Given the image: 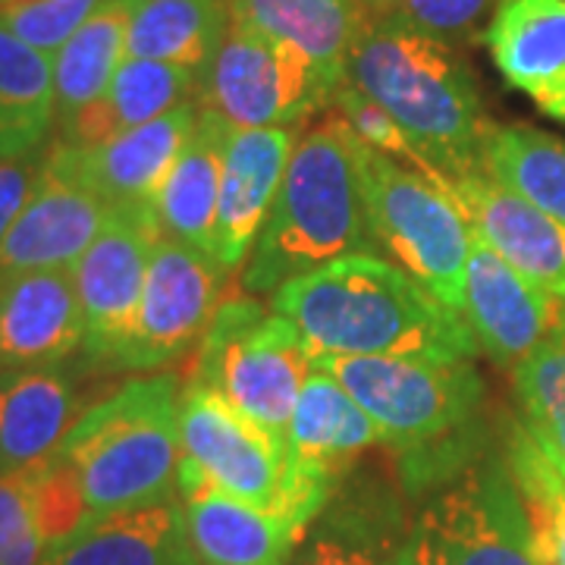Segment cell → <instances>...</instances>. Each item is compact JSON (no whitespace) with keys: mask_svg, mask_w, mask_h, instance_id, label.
I'll list each match as a JSON object with an SVG mask.
<instances>
[{"mask_svg":"<svg viewBox=\"0 0 565 565\" xmlns=\"http://www.w3.org/2000/svg\"><path fill=\"white\" fill-rule=\"evenodd\" d=\"M362 13V20H390L403 0H352Z\"/></svg>","mask_w":565,"mask_h":565,"instance_id":"obj_40","label":"cell"},{"mask_svg":"<svg viewBox=\"0 0 565 565\" xmlns=\"http://www.w3.org/2000/svg\"><path fill=\"white\" fill-rule=\"evenodd\" d=\"M512 386L534 437L565 462V327L512 367Z\"/></svg>","mask_w":565,"mask_h":565,"instance_id":"obj_33","label":"cell"},{"mask_svg":"<svg viewBox=\"0 0 565 565\" xmlns=\"http://www.w3.org/2000/svg\"><path fill=\"white\" fill-rule=\"evenodd\" d=\"M82 340L73 270H32L0 282V374L61 367Z\"/></svg>","mask_w":565,"mask_h":565,"instance_id":"obj_19","label":"cell"},{"mask_svg":"<svg viewBox=\"0 0 565 565\" xmlns=\"http://www.w3.org/2000/svg\"><path fill=\"white\" fill-rule=\"evenodd\" d=\"M355 136L337 114L296 141L280 192L243 267L248 296L280 286L323 264L371 252Z\"/></svg>","mask_w":565,"mask_h":565,"instance_id":"obj_4","label":"cell"},{"mask_svg":"<svg viewBox=\"0 0 565 565\" xmlns=\"http://www.w3.org/2000/svg\"><path fill=\"white\" fill-rule=\"evenodd\" d=\"M405 531L393 500L337 490L292 565H396Z\"/></svg>","mask_w":565,"mask_h":565,"instance_id":"obj_28","label":"cell"},{"mask_svg":"<svg viewBox=\"0 0 565 565\" xmlns=\"http://www.w3.org/2000/svg\"><path fill=\"white\" fill-rule=\"evenodd\" d=\"M54 120V57L0 25V161L44 151Z\"/></svg>","mask_w":565,"mask_h":565,"instance_id":"obj_29","label":"cell"},{"mask_svg":"<svg viewBox=\"0 0 565 565\" xmlns=\"http://www.w3.org/2000/svg\"><path fill=\"white\" fill-rule=\"evenodd\" d=\"M226 122L199 107V126L185 141L170 177L154 199V217L163 236L180 239L214 258V223L221 202V167Z\"/></svg>","mask_w":565,"mask_h":565,"instance_id":"obj_25","label":"cell"},{"mask_svg":"<svg viewBox=\"0 0 565 565\" xmlns=\"http://www.w3.org/2000/svg\"><path fill=\"white\" fill-rule=\"evenodd\" d=\"M199 126V102H189L163 114L158 120L141 122L120 132L98 148H70L66 154L79 180L95 189L114 207H151L185 141Z\"/></svg>","mask_w":565,"mask_h":565,"instance_id":"obj_20","label":"cell"},{"mask_svg":"<svg viewBox=\"0 0 565 565\" xmlns=\"http://www.w3.org/2000/svg\"><path fill=\"white\" fill-rule=\"evenodd\" d=\"M110 214L114 204L79 180L66 145H51L32 199L0 243V282L32 270H70L98 239Z\"/></svg>","mask_w":565,"mask_h":565,"instance_id":"obj_14","label":"cell"},{"mask_svg":"<svg viewBox=\"0 0 565 565\" xmlns=\"http://www.w3.org/2000/svg\"><path fill=\"white\" fill-rule=\"evenodd\" d=\"M41 565H204L195 553L182 500H163L92 519Z\"/></svg>","mask_w":565,"mask_h":565,"instance_id":"obj_22","label":"cell"},{"mask_svg":"<svg viewBox=\"0 0 565 565\" xmlns=\"http://www.w3.org/2000/svg\"><path fill=\"white\" fill-rule=\"evenodd\" d=\"M22 475L29 481L32 512H35V525H39L41 541H44V553L51 546L63 544L66 537H73L85 522H92V512H88L85 497H82L79 478L61 452L25 468Z\"/></svg>","mask_w":565,"mask_h":565,"instance_id":"obj_34","label":"cell"},{"mask_svg":"<svg viewBox=\"0 0 565 565\" xmlns=\"http://www.w3.org/2000/svg\"><path fill=\"white\" fill-rule=\"evenodd\" d=\"M195 95L199 73L173 63L126 57L104 98L61 120V141L79 151L98 148L132 126L158 120L182 104L195 102Z\"/></svg>","mask_w":565,"mask_h":565,"instance_id":"obj_23","label":"cell"},{"mask_svg":"<svg viewBox=\"0 0 565 565\" xmlns=\"http://www.w3.org/2000/svg\"><path fill=\"white\" fill-rule=\"evenodd\" d=\"M0 3H3V0H0Z\"/></svg>","mask_w":565,"mask_h":565,"instance_id":"obj_41","label":"cell"},{"mask_svg":"<svg viewBox=\"0 0 565 565\" xmlns=\"http://www.w3.org/2000/svg\"><path fill=\"white\" fill-rule=\"evenodd\" d=\"M230 29V0H129L126 57L173 63L202 79Z\"/></svg>","mask_w":565,"mask_h":565,"instance_id":"obj_26","label":"cell"},{"mask_svg":"<svg viewBox=\"0 0 565 565\" xmlns=\"http://www.w3.org/2000/svg\"><path fill=\"white\" fill-rule=\"evenodd\" d=\"M180 446L182 459L221 490L292 519L286 493V444L245 418L214 390L192 381L182 386L180 396Z\"/></svg>","mask_w":565,"mask_h":565,"instance_id":"obj_12","label":"cell"},{"mask_svg":"<svg viewBox=\"0 0 565 565\" xmlns=\"http://www.w3.org/2000/svg\"><path fill=\"white\" fill-rule=\"evenodd\" d=\"M296 126L226 129L221 167V202L214 223V262L233 274L262 233L296 151Z\"/></svg>","mask_w":565,"mask_h":565,"instance_id":"obj_18","label":"cell"},{"mask_svg":"<svg viewBox=\"0 0 565 565\" xmlns=\"http://www.w3.org/2000/svg\"><path fill=\"white\" fill-rule=\"evenodd\" d=\"M76 424V393L61 367L0 374V475L51 459Z\"/></svg>","mask_w":565,"mask_h":565,"instance_id":"obj_24","label":"cell"},{"mask_svg":"<svg viewBox=\"0 0 565 565\" xmlns=\"http://www.w3.org/2000/svg\"><path fill=\"white\" fill-rule=\"evenodd\" d=\"M270 308L299 327L311 355H399L475 362V333L459 311L381 255L359 252L296 277Z\"/></svg>","mask_w":565,"mask_h":565,"instance_id":"obj_1","label":"cell"},{"mask_svg":"<svg viewBox=\"0 0 565 565\" xmlns=\"http://www.w3.org/2000/svg\"><path fill=\"white\" fill-rule=\"evenodd\" d=\"M311 374L315 355L299 327L255 296L221 302L192 364V384L214 390L277 440H286L296 399Z\"/></svg>","mask_w":565,"mask_h":565,"instance_id":"obj_7","label":"cell"},{"mask_svg":"<svg viewBox=\"0 0 565 565\" xmlns=\"http://www.w3.org/2000/svg\"><path fill=\"white\" fill-rule=\"evenodd\" d=\"M104 3L107 0H10L0 3V25L54 57Z\"/></svg>","mask_w":565,"mask_h":565,"instance_id":"obj_36","label":"cell"},{"mask_svg":"<svg viewBox=\"0 0 565 565\" xmlns=\"http://www.w3.org/2000/svg\"><path fill=\"white\" fill-rule=\"evenodd\" d=\"M384 430L408 493L446 487L484 452V381L471 362L399 355H318Z\"/></svg>","mask_w":565,"mask_h":565,"instance_id":"obj_2","label":"cell"},{"mask_svg":"<svg viewBox=\"0 0 565 565\" xmlns=\"http://www.w3.org/2000/svg\"><path fill=\"white\" fill-rule=\"evenodd\" d=\"M233 20L302 51L321 79L340 92L349 82V51L362 25L352 0H230Z\"/></svg>","mask_w":565,"mask_h":565,"instance_id":"obj_27","label":"cell"},{"mask_svg":"<svg viewBox=\"0 0 565 565\" xmlns=\"http://www.w3.org/2000/svg\"><path fill=\"white\" fill-rule=\"evenodd\" d=\"M396 565H537L505 456H481L412 519Z\"/></svg>","mask_w":565,"mask_h":565,"instance_id":"obj_8","label":"cell"},{"mask_svg":"<svg viewBox=\"0 0 565 565\" xmlns=\"http://www.w3.org/2000/svg\"><path fill=\"white\" fill-rule=\"evenodd\" d=\"M180 377L145 374L85 408L61 444L92 519L180 497Z\"/></svg>","mask_w":565,"mask_h":565,"instance_id":"obj_5","label":"cell"},{"mask_svg":"<svg viewBox=\"0 0 565 565\" xmlns=\"http://www.w3.org/2000/svg\"><path fill=\"white\" fill-rule=\"evenodd\" d=\"M161 236L154 207H114L98 239L70 267L85 323L82 352L92 364L110 367L132 330L151 252Z\"/></svg>","mask_w":565,"mask_h":565,"instance_id":"obj_13","label":"cell"},{"mask_svg":"<svg viewBox=\"0 0 565 565\" xmlns=\"http://www.w3.org/2000/svg\"><path fill=\"white\" fill-rule=\"evenodd\" d=\"M471 233L565 311V223L527 204L490 173L452 182Z\"/></svg>","mask_w":565,"mask_h":565,"instance_id":"obj_17","label":"cell"},{"mask_svg":"<svg viewBox=\"0 0 565 565\" xmlns=\"http://www.w3.org/2000/svg\"><path fill=\"white\" fill-rule=\"evenodd\" d=\"M330 107H333V114L355 132V139L364 141L367 148H374V151H381L386 158H393V161L418 170L427 180L440 182L444 189L452 192V185H449L430 163L424 161L422 151H418V148L412 145V139L399 129V122L393 120L381 104H374L364 92H359L352 82H345L343 88L337 92V98H333Z\"/></svg>","mask_w":565,"mask_h":565,"instance_id":"obj_35","label":"cell"},{"mask_svg":"<svg viewBox=\"0 0 565 565\" xmlns=\"http://www.w3.org/2000/svg\"><path fill=\"white\" fill-rule=\"evenodd\" d=\"M41 541L25 475H0V565H41Z\"/></svg>","mask_w":565,"mask_h":565,"instance_id":"obj_38","label":"cell"},{"mask_svg":"<svg viewBox=\"0 0 565 565\" xmlns=\"http://www.w3.org/2000/svg\"><path fill=\"white\" fill-rule=\"evenodd\" d=\"M129 0H107L92 20L54 54V95L57 120L73 117L107 95L110 82L126 61Z\"/></svg>","mask_w":565,"mask_h":565,"instance_id":"obj_31","label":"cell"},{"mask_svg":"<svg viewBox=\"0 0 565 565\" xmlns=\"http://www.w3.org/2000/svg\"><path fill=\"white\" fill-rule=\"evenodd\" d=\"M333 98L337 92L302 51L236 20L195 95L199 107L230 129L296 126Z\"/></svg>","mask_w":565,"mask_h":565,"instance_id":"obj_9","label":"cell"},{"mask_svg":"<svg viewBox=\"0 0 565 565\" xmlns=\"http://www.w3.org/2000/svg\"><path fill=\"white\" fill-rule=\"evenodd\" d=\"M355 136V132H352ZM364 217L374 245L424 289L462 315L471 226L452 192L355 139Z\"/></svg>","mask_w":565,"mask_h":565,"instance_id":"obj_6","label":"cell"},{"mask_svg":"<svg viewBox=\"0 0 565 565\" xmlns=\"http://www.w3.org/2000/svg\"><path fill=\"white\" fill-rule=\"evenodd\" d=\"M282 444L289 512L308 531L337 497L352 462L367 446L384 444V430L330 374L315 371L296 399Z\"/></svg>","mask_w":565,"mask_h":565,"instance_id":"obj_11","label":"cell"},{"mask_svg":"<svg viewBox=\"0 0 565 565\" xmlns=\"http://www.w3.org/2000/svg\"><path fill=\"white\" fill-rule=\"evenodd\" d=\"M484 170L527 204L565 223V141L534 126H493Z\"/></svg>","mask_w":565,"mask_h":565,"instance_id":"obj_32","label":"cell"},{"mask_svg":"<svg viewBox=\"0 0 565 565\" xmlns=\"http://www.w3.org/2000/svg\"><path fill=\"white\" fill-rule=\"evenodd\" d=\"M462 318L478 349L500 367H515L550 333L563 330L565 311L527 282L515 267L471 233V255L465 267Z\"/></svg>","mask_w":565,"mask_h":565,"instance_id":"obj_15","label":"cell"},{"mask_svg":"<svg viewBox=\"0 0 565 565\" xmlns=\"http://www.w3.org/2000/svg\"><path fill=\"white\" fill-rule=\"evenodd\" d=\"M497 3L500 0H403L390 20L446 44H462L481 32V22L493 17Z\"/></svg>","mask_w":565,"mask_h":565,"instance_id":"obj_37","label":"cell"},{"mask_svg":"<svg viewBox=\"0 0 565 565\" xmlns=\"http://www.w3.org/2000/svg\"><path fill=\"white\" fill-rule=\"evenodd\" d=\"M505 465L525 509L537 565H565V462L525 422L509 424Z\"/></svg>","mask_w":565,"mask_h":565,"instance_id":"obj_30","label":"cell"},{"mask_svg":"<svg viewBox=\"0 0 565 565\" xmlns=\"http://www.w3.org/2000/svg\"><path fill=\"white\" fill-rule=\"evenodd\" d=\"M44 151L29 154V158H17V161H0V243L10 233V226L17 223L22 207L29 204L32 192H35V182L41 177V163H44Z\"/></svg>","mask_w":565,"mask_h":565,"instance_id":"obj_39","label":"cell"},{"mask_svg":"<svg viewBox=\"0 0 565 565\" xmlns=\"http://www.w3.org/2000/svg\"><path fill=\"white\" fill-rule=\"evenodd\" d=\"M223 270L207 252L161 236L151 252L139 315L117 349V371H161L199 345L221 308Z\"/></svg>","mask_w":565,"mask_h":565,"instance_id":"obj_10","label":"cell"},{"mask_svg":"<svg viewBox=\"0 0 565 565\" xmlns=\"http://www.w3.org/2000/svg\"><path fill=\"white\" fill-rule=\"evenodd\" d=\"M180 500L189 537L204 565H292L308 537L289 515L221 490L189 459L180 462Z\"/></svg>","mask_w":565,"mask_h":565,"instance_id":"obj_16","label":"cell"},{"mask_svg":"<svg viewBox=\"0 0 565 565\" xmlns=\"http://www.w3.org/2000/svg\"><path fill=\"white\" fill-rule=\"evenodd\" d=\"M349 82L399 122L449 185L484 173L493 122L456 44L399 20H364L349 51Z\"/></svg>","mask_w":565,"mask_h":565,"instance_id":"obj_3","label":"cell"},{"mask_svg":"<svg viewBox=\"0 0 565 565\" xmlns=\"http://www.w3.org/2000/svg\"><path fill=\"white\" fill-rule=\"evenodd\" d=\"M481 39L500 76L565 122V0H500Z\"/></svg>","mask_w":565,"mask_h":565,"instance_id":"obj_21","label":"cell"}]
</instances>
